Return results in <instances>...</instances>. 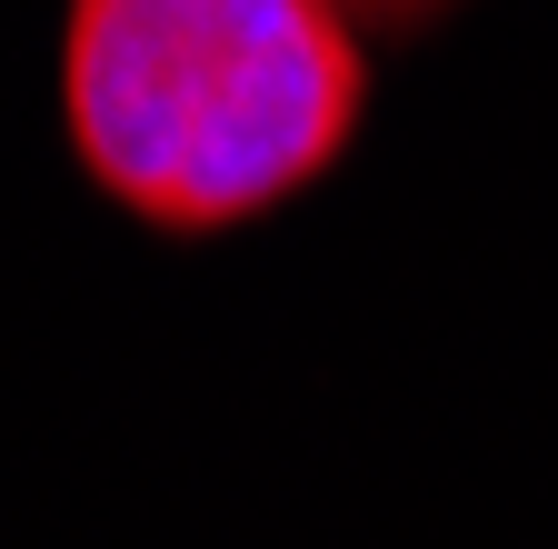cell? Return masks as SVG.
Returning a JSON list of instances; mask_svg holds the SVG:
<instances>
[{"instance_id":"cell-1","label":"cell","mask_w":558,"mask_h":549,"mask_svg":"<svg viewBox=\"0 0 558 549\" xmlns=\"http://www.w3.org/2000/svg\"><path fill=\"white\" fill-rule=\"evenodd\" d=\"M50 100L110 220L209 250L339 180L379 60L339 0H60Z\"/></svg>"},{"instance_id":"cell-2","label":"cell","mask_w":558,"mask_h":549,"mask_svg":"<svg viewBox=\"0 0 558 549\" xmlns=\"http://www.w3.org/2000/svg\"><path fill=\"white\" fill-rule=\"evenodd\" d=\"M349 21H360L369 40H389V50H418V40H439L469 0H339Z\"/></svg>"}]
</instances>
